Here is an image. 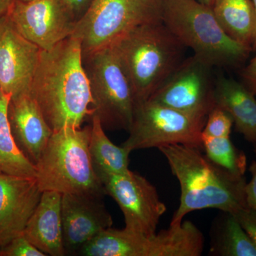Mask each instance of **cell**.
Masks as SVG:
<instances>
[{
  "instance_id": "obj_3",
  "label": "cell",
  "mask_w": 256,
  "mask_h": 256,
  "mask_svg": "<svg viewBox=\"0 0 256 256\" xmlns=\"http://www.w3.org/2000/svg\"><path fill=\"white\" fill-rule=\"evenodd\" d=\"M110 47L127 74L136 102L149 99L184 60L185 46L162 21L133 28Z\"/></svg>"
},
{
  "instance_id": "obj_23",
  "label": "cell",
  "mask_w": 256,
  "mask_h": 256,
  "mask_svg": "<svg viewBox=\"0 0 256 256\" xmlns=\"http://www.w3.org/2000/svg\"><path fill=\"white\" fill-rule=\"evenodd\" d=\"M203 150L215 164L239 176H244L246 156L238 150L230 137L212 138L202 136Z\"/></svg>"
},
{
  "instance_id": "obj_21",
  "label": "cell",
  "mask_w": 256,
  "mask_h": 256,
  "mask_svg": "<svg viewBox=\"0 0 256 256\" xmlns=\"http://www.w3.org/2000/svg\"><path fill=\"white\" fill-rule=\"evenodd\" d=\"M212 230L210 254L220 256H256V247L235 216L224 212Z\"/></svg>"
},
{
  "instance_id": "obj_19",
  "label": "cell",
  "mask_w": 256,
  "mask_h": 256,
  "mask_svg": "<svg viewBox=\"0 0 256 256\" xmlns=\"http://www.w3.org/2000/svg\"><path fill=\"white\" fill-rule=\"evenodd\" d=\"M220 28L246 48L256 47V13L252 0H215L212 6Z\"/></svg>"
},
{
  "instance_id": "obj_31",
  "label": "cell",
  "mask_w": 256,
  "mask_h": 256,
  "mask_svg": "<svg viewBox=\"0 0 256 256\" xmlns=\"http://www.w3.org/2000/svg\"><path fill=\"white\" fill-rule=\"evenodd\" d=\"M8 22V18L6 15L0 16V40H1V37L2 36L3 32H4L5 28H6Z\"/></svg>"
},
{
  "instance_id": "obj_2",
  "label": "cell",
  "mask_w": 256,
  "mask_h": 256,
  "mask_svg": "<svg viewBox=\"0 0 256 256\" xmlns=\"http://www.w3.org/2000/svg\"><path fill=\"white\" fill-rule=\"evenodd\" d=\"M159 150L181 188L180 205L170 225L181 223L195 210L216 208L234 215L248 208L244 176L215 164L198 148L172 144Z\"/></svg>"
},
{
  "instance_id": "obj_25",
  "label": "cell",
  "mask_w": 256,
  "mask_h": 256,
  "mask_svg": "<svg viewBox=\"0 0 256 256\" xmlns=\"http://www.w3.org/2000/svg\"><path fill=\"white\" fill-rule=\"evenodd\" d=\"M36 248L24 234L11 240L0 248V256H46Z\"/></svg>"
},
{
  "instance_id": "obj_17",
  "label": "cell",
  "mask_w": 256,
  "mask_h": 256,
  "mask_svg": "<svg viewBox=\"0 0 256 256\" xmlns=\"http://www.w3.org/2000/svg\"><path fill=\"white\" fill-rule=\"evenodd\" d=\"M62 196L56 192H42L40 201L24 230V236L46 256L66 255L62 230Z\"/></svg>"
},
{
  "instance_id": "obj_4",
  "label": "cell",
  "mask_w": 256,
  "mask_h": 256,
  "mask_svg": "<svg viewBox=\"0 0 256 256\" xmlns=\"http://www.w3.org/2000/svg\"><path fill=\"white\" fill-rule=\"evenodd\" d=\"M90 129V124L54 131L35 164L36 180L42 192L107 195L89 152Z\"/></svg>"
},
{
  "instance_id": "obj_8",
  "label": "cell",
  "mask_w": 256,
  "mask_h": 256,
  "mask_svg": "<svg viewBox=\"0 0 256 256\" xmlns=\"http://www.w3.org/2000/svg\"><path fill=\"white\" fill-rule=\"evenodd\" d=\"M206 120L150 99L140 101L134 106L129 136L121 146L130 152L172 144L203 150L202 131Z\"/></svg>"
},
{
  "instance_id": "obj_18",
  "label": "cell",
  "mask_w": 256,
  "mask_h": 256,
  "mask_svg": "<svg viewBox=\"0 0 256 256\" xmlns=\"http://www.w3.org/2000/svg\"><path fill=\"white\" fill-rule=\"evenodd\" d=\"M256 95L242 82L220 76L215 82L216 106L226 111L237 132L256 146Z\"/></svg>"
},
{
  "instance_id": "obj_33",
  "label": "cell",
  "mask_w": 256,
  "mask_h": 256,
  "mask_svg": "<svg viewBox=\"0 0 256 256\" xmlns=\"http://www.w3.org/2000/svg\"><path fill=\"white\" fill-rule=\"evenodd\" d=\"M252 2H254V6H255L256 13V0H252Z\"/></svg>"
},
{
  "instance_id": "obj_13",
  "label": "cell",
  "mask_w": 256,
  "mask_h": 256,
  "mask_svg": "<svg viewBox=\"0 0 256 256\" xmlns=\"http://www.w3.org/2000/svg\"><path fill=\"white\" fill-rule=\"evenodd\" d=\"M104 198L88 194H62L60 212L66 255L76 256L87 242L112 226L114 220Z\"/></svg>"
},
{
  "instance_id": "obj_27",
  "label": "cell",
  "mask_w": 256,
  "mask_h": 256,
  "mask_svg": "<svg viewBox=\"0 0 256 256\" xmlns=\"http://www.w3.org/2000/svg\"><path fill=\"white\" fill-rule=\"evenodd\" d=\"M254 152L256 156V146ZM249 171L252 173V180L246 184V200L247 206L256 210V159L252 162Z\"/></svg>"
},
{
  "instance_id": "obj_29",
  "label": "cell",
  "mask_w": 256,
  "mask_h": 256,
  "mask_svg": "<svg viewBox=\"0 0 256 256\" xmlns=\"http://www.w3.org/2000/svg\"><path fill=\"white\" fill-rule=\"evenodd\" d=\"M77 21L85 14L92 0H64Z\"/></svg>"
},
{
  "instance_id": "obj_20",
  "label": "cell",
  "mask_w": 256,
  "mask_h": 256,
  "mask_svg": "<svg viewBox=\"0 0 256 256\" xmlns=\"http://www.w3.org/2000/svg\"><path fill=\"white\" fill-rule=\"evenodd\" d=\"M90 120L89 152L96 174L100 178L106 174L127 173L130 152L111 142L97 116H92Z\"/></svg>"
},
{
  "instance_id": "obj_34",
  "label": "cell",
  "mask_w": 256,
  "mask_h": 256,
  "mask_svg": "<svg viewBox=\"0 0 256 256\" xmlns=\"http://www.w3.org/2000/svg\"><path fill=\"white\" fill-rule=\"evenodd\" d=\"M23 1H26V2H28V1H31V0H23Z\"/></svg>"
},
{
  "instance_id": "obj_14",
  "label": "cell",
  "mask_w": 256,
  "mask_h": 256,
  "mask_svg": "<svg viewBox=\"0 0 256 256\" xmlns=\"http://www.w3.org/2000/svg\"><path fill=\"white\" fill-rule=\"evenodd\" d=\"M42 50L8 24L0 40V90L11 98L30 94Z\"/></svg>"
},
{
  "instance_id": "obj_7",
  "label": "cell",
  "mask_w": 256,
  "mask_h": 256,
  "mask_svg": "<svg viewBox=\"0 0 256 256\" xmlns=\"http://www.w3.org/2000/svg\"><path fill=\"white\" fill-rule=\"evenodd\" d=\"M159 21L161 0H92L72 36L80 42L86 54L110 46L133 28Z\"/></svg>"
},
{
  "instance_id": "obj_5",
  "label": "cell",
  "mask_w": 256,
  "mask_h": 256,
  "mask_svg": "<svg viewBox=\"0 0 256 256\" xmlns=\"http://www.w3.org/2000/svg\"><path fill=\"white\" fill-rule=\"evenodd\" d=\"M162 22L185 47L212 66L242 64L252 50L227 36L212 6L198 0H161Z\"/></svg>"
},
{
  "instance_id": "obj_1",
  "label": "cell",
  "mask_w": 256,
  "mask_h": 256,
  "mask_svg": "<svg viewBox=\"0 0 256 256\" xmlns=\"http://www.w3.org/2000/svg\"><path fill=\"white\" fill-rule=\"evenodd\" d=\"M30 94L52 130L80 128L94 114L80 42L70 36L42 50Z\"/></svg>"
},
{
  "instance_id": "obj_24",
  "label": "cell",
  "mask_w": 256,
  "mask_h": 256,
  "mask_svg": "<svg viewBox=\"0 0 256 256\" xmlns=\"http://www.w3.org/2000/svg\"><path fill=\"white\" fill-rule=\"evenodd\" d=\"M233 124L234 120L230 114L215 106L207 116L202 136L212 138L230 137Z\"/></svg>"
},
{
  "instance_id": "obj_28",
  "label": "cell",
  "mask_w": 256,
  "mask_h": 256,
  "mask_svg": "<svg viewBox=\"0 0 256 256\" xmlns=\"http://www.w3.org/2000/svg\"><path fill=\"white\" fill-rule=\"evenodd\" d=\"M242 84L256 96V55L242 70Z\"/></svg>"
},
{
  "instance_id": "obj_12",
  "label": "cell",
  "mask_w": 256,
  "mask_h": 256,
  "mask_svg": "<svg viewBox=\"0 0 256 256\" xmlns=\"http://www.w3.org/2000/svg\"><path fill=\"white\" fill-rule=\"evenodd\" d=\"M204 242L203 234L196 226L183 220L152 235L118 229L112 248L117 256H200Z\"/></svg>"
},
{
  "instance_id": "obj_22",
  "label": "cell",
  "mask_w": 256,
  "mask_h": 256,
  "mask_svg": "<svg viewBox=\"0 0 256 256\" xmlns=\"http://www.w3.org/2000/svg\"><path fill=\"white\" fill-rule=\"evenodd\" d=\"M11 96L0 90V174L36 178L35 165L18 149L8 118Z\"/></svg>"
},
{
  "instance_id": "obj_11",
  "label": "cell",
  "mask_w": 256,
  "mask_h": 256,
  "mask_svg": "<svg viewBox=\"0 0 256 256\" xmlns=\"http://www.w3.org/2000/svg\"><path fill=\"white\" fill-rule=\"evenodd\" d=\"M6 16L21 36L42 50L72 36L77 22L64 0H14Z\"/></svg>"
},
{
  "instance_id": "obj_16",
  "label": "cell",
  "mask_w": 256,
  "mask_h": 256,
  "mask_svg": "<svg viewBox=\"0 0 256 256\" xmlns=\"http://www.w3.org/2000/svg\"><path fill=\"white\" fill-rule=\"evenodd\" d=\"M8 118L18 149L36 164L54 131L31 94L10 98Z\"/></svg>"
},
{
  "instance_id": "obj_6",
  "label": "cell",
  "mask_w": 256,
  "mask_h": 256,
  "mask_svg": "<svg viewBox=\"0 0 256 256\" xmlns=\"http://www.w3.org/2000/svg\"><path fill=\"white\" fill-rule=\"evenodd\" d=\"M92 99L94 116L105 130H126L132 124L136 98L127 74L110 46L82 54Z\"/></svg>"
},
{
  "instance_id": "obj_32",
  "label": "cell",
  "mask_w": 256,
  "mask_h": 256,
  "mask_svg": "<svg viewBox=\"0 0 256 256\" xmlns=\"http://www.w3.org/2000/svg\"><path fill=\"white\" fill-rule=\"evenodd\" d=\"M198 1L201 2L203 4H205L206 5H208V6H212L213 5L214 2L215 0H198Z\"/></svg>"
},
{
  "instance_id": "obj_10",
  "label": "cell",
  "mask_w": 256,
  "mask_h": 256,
  "mask_svg": "<svg viewBox=\"0 0 256 256\" xmlns=\"http://www.w3.org/2000/svg\"><path fill=\"white\" fill-rule=\"evenodd\" d=\"M106 194L118 204L124 216V228L137 233H156L166 206L154 185L146 178L130 170L124 174L100 176Z\"/></svg>"
},
{
  "instance_id": "obj_26",
  "label": "cell",
  "mask_w": 256,
  "mask_h": 256,
  "mask_svg": "<svg viewBox=\"0 0 256 256\" xmlns=\"http://www.w3.org/2000/svg\"><path fill=\"white\" fill-rule=\"evenodd\" d=\"M234 216L252 239L256 247V210L248 207L239 210Z\"/></svg>"
},
{
  "instance_id": "obj_15",
  "label": "cell",
  "mask_w": 256,
  "mask_h": 256,
  "mask_svg": "<svg viewBox=\"0 0 256 256\" xmlns=\"http://www.w3.org/2000/svg\"><path fill=\"white\" fill-rule=\"evenodd\" d=\"M42 194L36 178L0 174V248L23 234Z\"/></svg>"
},
{
  "instance_id": "obj_30",
  "label": "cell",
  "mask_w": 256,
  "mask_h": 256,
  "mask_svg": "<svg viewBox=\"0 0 256 256\" xmlns=\"http://www.w3.org/2000/svg\"><path fill=\"white\" fill-rule=\"evenodd\" d=\"M14 0H0V16L8 14L10 8Z\"/></svg>"
},
{
  "instance_id": "obj_9",
  "label": "cell",
  "mask_w": 256,
  "mask_h": 256,
  "mask_svg": "<svg viewBox=\"0 0 256 256\" xmlns=\"http://www.w3.org/2000/svg\"><path fill=\"white\" fill-rule=\"evenodd\" d=\"M213 68L196 56L185 58L149 99L206 119L216 106Z\"/></svg>"
}]
</instances>
